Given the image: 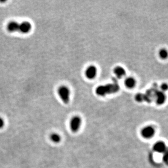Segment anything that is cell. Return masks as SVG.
Segmentation results:
<instances>
[{
  "label": "cell",
  "instance_id": "6da1fadb",
  "mask_svg": "<svg viewBox=\"0 0 168 168\" xmlns=\"http://www.w3.org/2000/svg\"><path fill=\"white\" fill-rule=\"evenodd\" d=\"M58 93L59 98L63 103L67 104L70 100V91L69 88L66 85H61L58 89Z\"/></svg>",
  "mask_w": 168,
  "mask_h": 168
},
{
  "label": "cell",
  "instance_id": "7a4b0ae2",
  "mask_svg": "<svg viewBox=\"0 0 168 168\" xmlns=\"http://www.w3.org/2000/svg\"><path fill=\"white\" fill-rule=\"evenodd\" d=\"M82 125V119L78 115L72 117L70 121L69 126L70 130L74 133H77L80 130Z\"/></svg>",
  "mask_w": 168,
  "mask_h": 168
},
{
  "label": "cell",
  "instance_id": "3957f363",
  "mask_svg": "<svg viewBox=\"0 0 168 168\" xmlns=\"http://www.w3.org/2000/svg\"><path fill=\"white\" fill-rule=\"evenodd\" d=\"M108 86V88L107 86H100L99 88H97L96 90V92L97 94H98L99 95L103 96L106 94H108V93H111L110 90L113 92V93L116 92V91H118V86Z\"/></svg>",
  "mask_w": 168,
  "mask_h": 168
},
{
  "label": "cell",
  "instance_id": "277c9868",
  "mask_svg": "<svg viewBox=\"0 0 168 168\" xmlns=\"http://www.w3.org/2000/svg\"><path fill=\"white\" fill-rule=\"evenodd\" d=\"M155 130L151 126H146L141 130V135L145 139H150L154 136Z\"/></svg>",
  "mask_w": 168,
  "mask_h": 168
},
{
  "label": "cell",
  "instance_id": "5b68a950",
  "mask_svg": "<svg viewBox=\"0 0 168 168\" xmlns=\"http://www.w3.org/2000/svg\"><path fill=\"white\" fill-rule=\"evenodd\" d=\"M98 73V69L94 65L88 66L85 71V75L89 80H93L95 78Z\"/></svg>",
  "mask_w": 168,
  "mask_h": 168
},
{
  "label": "cell",
  "instance_id": "8992f818",
  "mask_svg": "<svg viewBox=\"0 0 168 168\" xmlns=\"http://www.w3.org/2000/svg\"><path fill=\"white\" fill-rule=\"evenodd\" d=\"M32 28V25L28 21H24L19 23V31L23 34H27L30 32Z\"/></svg>",
  "mask_w": 168,
  "mask_h": 168
},
{
  "label": "cell",
  "instance_id": "52a82bcc",
  "mask_svg": "<svg viewBox=\"0 0 168 168\" xmlns=\"http://www.w3.org/2000/svg\"><path fill=\"white\" fill-rule=\"evenodd\" d=\"M156 97V102L158 105L163 104L166 100V95L162 91H155L154 93Z\"/></svg>",
  "mask_w": 168,
  "mask_h": 168
},
{
  "label": "cell",
  "instance_id": "ba28073f",
  "mask_svg": "<svg viewBox=\"0 0 168 168\" xmlns=\"http://www.w3.org/2000/svg\"><path fill=\"white\" fill-rule=\"evenodd\" d=\"M114 74L117 78L121 79L126 75V71L122 66H117L114 69Z\"/></svg>",
  "mask_w": 168,
  "mask_h": 168
},
{
  "label": "cell",
  "instance_id": "9c48e42d",
  "mask_svg": "<svg viewBox=\"0 0 168 168\" xmlns=\"http://www.w3.org/2000/svg\"><path fill=\"white\" fill-rule=\"evenodd\" d=\"M153 149L158 153L165 152L166 150V144L162 141L157 142L153 146Z\"/></svg>",
  "mask_w": 168,
  "mask_h": 168
},
{
  "label": "cell",
  "instance_id": "30bf717a",
  "mask_svg": "<svg viewBox=\"0 0 168 168\" xmlns=\"http://www.w3.org/2000/svg\"><path fill=\"white\" fill-rule=\"evenodd\" d=\"M136 84V81L134 78L132 77H128L124 80V85L126 88L128 89L134 88H135Z\"/></svg>",
  "mask_w": 168,
  "mask_h": 168
},
{
  "label": "cell",
  "instance_id": "8fae6325",
  "mask_svg": "<svg viewBox=\"0 0 168 168\" xmlns=\"http://www.w3.org/2000/svg\"><path fill=\"white\" fill-rule=\"evenodd\" d=\"M19 23L16 21L9 22L7 25V30L10 32H16L19 31Z\"/></svg>",
  "mask_w": 168,
  "mask_h": 168
},
{
  "label": "cell",
  "instance_id": "7c38bea8",
  "mask_svg": "<svg viewBox=\"0 0 168 168\" xmlns=\"http://www.w3.org/2000/svg\"><path fill=\"white\" fill-rule=\"evenodd\" d=\"M50 139L54 143H58L61 141V137L58 133H52L50 135Z\"/></svg>",
  "mask_w": 168,
  "mask_h": 168
},
{
  "label": "cell",
  "instance_id": "4fadbf2b",
  "mask_svg": "<svg viewBox=\"0 0 168 168\" xmlns=\"http://www.w3.org/2000/svg\"><path fill=\"white\" fill-rule=\"evenodd\" d=\"M158 54H159V57L161 59H166L168 58V51L164 48L160 49Z\"/></svg>",
  "mask_w": 168,
  "mask_h": 168
},
{
  "label": "cell",
  "instance_id": "5bb4252c",
  "mask_svg": "<svg viewBox=\"0 0 168 168\" xmlns=\"http://www.w3.org/2000/svg\"><path fill=\"white\" fill-rule=\"evenodd\" d=\"M161 89L162 92L167 91V90H168V84H166V83H163V84H162V85H161Z\"/></svg>",
  "mask_w": 168,
  "mask_h": 168
},
{
  "label": "cell",
  "instance_id": "9a60e30c",
  "mask_svg": "<svg viewBox=\"0 0 168 168\" xmlns=\"http://www.w3.org/2000/svg\"><path fill=\"white\" fill-rule=\"evenodd\" d=\"M5 125L4 120L3 119V118L0 117V129L3 128Z\"/></svg>",
  "mask_w": 168,
  "mask_h": 168
}]
</instances>
